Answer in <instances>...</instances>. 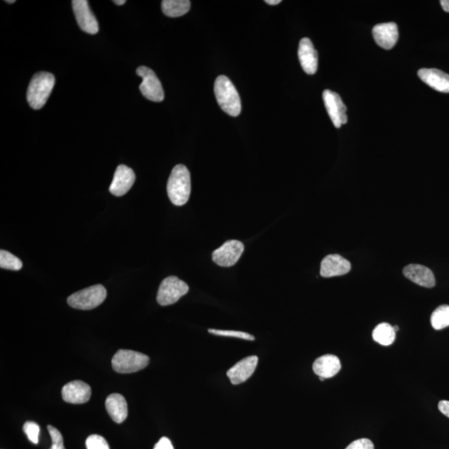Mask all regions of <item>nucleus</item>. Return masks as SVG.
Instances as JSON below:
<instances>
[{
  "label": "nucleus",
  "mask_w": 449,
  "mask_h": 449,
  "mask_svg": "<svg viewBox=\"0 0 449 449\" xmlns=\"http://www.w3.org/2000/svg\"><path fill=\"white\" fill-rule=\"evenodd\" d=\"M55 77L48 72H39L35 75L29 83L27 91V100L33 109L39 110L47 103L51 94Z\"/></svg>",
  "instance_id": "obj_2"
},
{
  "label": "nucleus",
  "mask_w": 449,
  "mask_h": 449,
  "mask_svg": "<svg viewBox=\"0 0 449 449\" xmlns=\"http://www.w3.org/2000/svg\"><path fill=\"white\" fill-rule=\"evenodd\" d=\"M393 327L395 332H397L399 330L398 326H393Z\"/></svg>",
  "instance_id": "obj_35"
},
{
  "label": "nucleus",
  "mask_w": 449,
  "mask_h": 449,
  "mask_svg": "<svg viewBox=\"0 0 449 449\" xmlns=\"http://www.w3.org/2000/svg\"><path fill=\"white\" fill-rule=\"evenodd\" d=\"M90 386L85 382L74 380L62 387V397L67 403L72 405H82L91 398Z\"/></svg>",
  "instance_id": "obj_12"
},
{
  "label": "nucleus",
  "mask_w": 449,
  "mask_h": 449,
  "mask_svg": "<svg viewBox=\"0 0 449 449\" xmlns=\"http://www.w3.org/2000/svg\"><path fill=\"white\" fill-rule=\"evenodd\" d=\"M106 410L111 419L116 423H122L128 414L126 399L120 394H112L106 399Z\"/></svg>",
  "instance_id": "obj_19"
},
{
  "label": "nucleus",
  "mask_w": 449,
  "mask_h": 449,
  "mask_svg": "<svg viewBox=\"0 0 449 449\" xmlns=\"http://www.w3.org/2000/svg\"><path fill=\"white\" fill-rule=\"evenodd\" d=\"M107 290L102 285H95L71 294L68 303L78 310H91L99 306L105 301Z\"/></svg>",
  "instance_id": "obj_5"
},
{
  "label": "nucleus",
  "mask_w": 449,
  "mask_h": 449,
  "mask_svg": "<svg viewBox=\"0 0 449 449\" xmlns=\"http://www.w3.org/2000/svg\"><path fill=\"white\" fill-rule=\"evenodd\" d=\"M86 447L87 449H110L106 439L98 434L90 435L87 439Z\"/></svg>",
  "instance_id": "obj_26"
},
{
  "label": "nucleus",
  "mask_w": 449,
  "mask_h": 449,
  "mask_svg": "<svg viewBox=\"0 0 449 449\" xmlns=\"http://www.w3.org/2000/svg\"><path fill=\"white\" fill-rule=\"evenodd\" d=\"M396 332L394 327L388 323H381L374 328L373 331V339L376 342L389 346L394 342Z\"/></svg>",
  "instance_id": "obj_22"
},
{
  "label": "nucleus",
  "mask_w": 449,
  "mask_h": 449,
  "mask_svg": "<svg viewBox=\"0 0 449 449\" xmlns=\"http://www.w3.org/2000/svg\"><path fill=\"white\" fill-rule=\"evenodd\" d=\"M345 449H374V445L371 440L360 439L353 441Z\"/></svg>",
  "instance_id": "obj_29"
},
{
  "label": "nucleus",
  "mask_w": 449,
  "mask_h": 449,
  "mask_svg": "<svg viewBox=\"0 0 449 449\" xmlns=\"http://www.w3.org/2000/svg\"><path fill=\"white\" fill-rule=\"evenodd\" d=\"M258 357L256 355L245 358L228 370L227 374L232 385L243 384L251 378L257 367Z\"/></svg>",
  "instance_id": "obj_13"
},
{
  "label": "nucleus",
  "mask_w": 449,
  "mask_h": 449,
  "mask_svg": "<svg viewBox=\"0 0 449 449\" xmlns=\"http://www.w3.org/2000/svg\"><path fill=\"white\" fill-rule=\"evenodd\" d=\"M341 369L340 360L338 357L333 355H326L319 357L314 362L313 370L319 378H330L336 376Z\"/></svg>",
  "instance_id": "obj_20"
},
{
  "label": "nucleus",
  "mask_w": 449,
  "mask_h": 449,
  "mask_svg": "<svg viewBox=\"0 0 449 449\" xmlns=\"http://www.w3.org/2000/svg\"><path fill=\"white\" fill-rule=\"evenodd\" d=\"M48 430L52 439V447L50 449H65L61 432L52 425H48Z\"/></svg>",
  "instance_id": "obj_28"
},
{
  "label": "nucleus",
  "mask_w": 449,
  "mask_h": 449,
  "mask_svg": "<svg viewBox=\"0 0 449 449\" xmlns=\"http://www.w3.org/2000/svg\"><path fill=\"white\" fill-rule=\"evenodd\" d=\"M6 2L8 3H15V0H12V1H8V0H6Z\"/></svg>",
  "instance_id": "obj_36"
},
{
  "label": "nucleus",
  "mask_w": 449,
  "mask_h": 449,
  "mask_svg": "<svg viewBox=\"0 0 449 449\" xmlns=\"http://www.w3.org/2000/svg\"><path fill=\"white\" fill-rule=\"evenodd\" d=\"M189 291L186 283L177 276H168L161 281L158 289L157 301L160 306H168L177 302Z\"/></svg>",
  "instance_id": "obj_6"
},
{
  "label": "nucleus",
  "mask_w": 449,
  "mask_h": 449,
  "mask_svg": "<svg viewBox=\"0 0 449 449\" xmlns=\"http://www.w3.org/2000/svg\"><path fill=\"white\" fill-rule=\"evenodd\" d=\"M418 75L427 85L441 93H449V75L436 69H421Z\"/></svg>",
  "instance_id": "obj_18"
},
{
  "label": "nucleus",
  "mask_w": 449,
  "mask_h": 449,
  "mask_svg": "<svg viewBox=\"0 0 449 449\" xmlns=\"http://www.w3.org/2000/svg\"><path fill=\"white\" fill-rule=\"evenodd\" d=\"M136 73L143 78L139 86L141 94L150 101L160 103L164 100V91L155 73L148 67L141 66Z\"/></svg>",
  "instance_id": "obj_7"
},
{
  "label": "nucleus",
  "mask_w": 449,
  "mask_h": 449,
  "mask_svg": "<svg viewBox=\"0 0 449 449\" xmlns=\"http://www.w3.org/2000/svg\"><path fill=\"white\" fill-rule=\"evenodd\" d=\"M23 430L30 442L39 443V426L35 422L28 421L24 424Z\"/></svg>",
  "instance_id": "obj_27"
},
{
  "label": "nucleus",
  "mask_w": 449,
  "mask_h": 449,
  "mask_svg": "<svg viewBox=\"0 0 449 449\" xmlns=\"http://www.w3.org/2000/svg\"><path fill=\"white\" fill-rule=\"evenodd\" d=\"M135 180L136 176L132 169L125 165H119L109 187L110 193L116 197H122L132 188Z\"/></svg>",
  "instance_id": "obj_11"
},
{
  "label": "nucleus",
  "mask_w": 449,
  "mask_h": 449,
  "mask_svg": "<svg viewBox=\"0 0 449 449\" xmlns=\"http://www.w3.org/2000/svg\"><path fill=\"white\" fill-rule=\"evenodd\" d=\"M244 244L240 240H231L212 253V260L222 267H230L236 264L244 252Z\"/></svg>",
  "instance_id": "obj_8"
},
{
  "label": "nucleus",
  "mask_w": 449,
  "mask_h": 449,
  "mask_svg": "<svg viewBox=\"0 0 449 449\" xmlns=\"http://www.w3.org/2000/svg\"><path fill=\"white\" fill-rule=\"evenodd\" d=\"M298 56L303 70L307 74H315L318 69V53L310 39L303 37L299 42Z\"/></svg>",
  "instance_id": "obj_16"
},
{
  "label": "nucleus",
  "mask_w": 449,
  "mask_h": 449,
  "mask_svg": "<svg viewBox=\"0 0 449 449\" xmlns=\"http://www.w3.org/2000/svg\"><path fill=\"white\" fill-rule=\"evenodd\" d=\"M208 332L210 334L219 335V336H226V337H233V338L241 339L244 340L254 341L255 340V337L251 334H248L247 332L243 331H222V330H214V328H210L208 330Z\"/></svg>",
  "instance_id": "obj_25"
},
{
  "label": "nucleus",
  "mask_w": 449,
  "mask_h": 449,
  "mask_svg": "<svg viewBox=\"0 0 449 449\" xmlns=\"http://www.w3.org/2000/svg\"><path fill=\"white\" fill-rule=\"evenodd\" d=\"M154 449H174L170 439L164 437L156 443Z\"/></svg>",
  "instance_id": "obj_30"
},
{
  "label": "nucleus",
  "mask_w": 449,
  "mask_h": 449,
  "mask_svg": "<svg viewBox=\"0 0 449 449\" xmlns=\"http://www.w3.org/2000/svg\"><path fill=\"white\" fill-rule=\"evenodd\" d=\"M23 262L10 252L0 251V267L2 269L19 270L22 268Z\"/></svg>",
  "instance_id": "obj_24"
},
{
  "label": "nucleus",
  "mask_w": 449,
  "mask_h": 449,
  "mask_svg": "<svg viewBox=\"0 0 449 449\" xmlns=\"http://www.w3.org/2000/svg\"><path fill=\"white\" fill-rule=\"evenodd\" d=\"M351 269V262L345 258L340 255H328L322 262L320 274L324 278L344 276Z\"/></svg>",
  "instance_id": "obj_15"
},
{
  "label": "nucleus",
  "mask_w": 449,
  "mask_h": 449,
  "mask_svg": "<svg viewBox=\"0 0 449 449\" xmlns=\"http://www.w3.org/2000/svg\"><path fill=\"white\" fill-rule=\"evenodd\" d=\"M439 410L445 416L449 418V401L442 400L439 403Z\"/></svg>",
  "instance_id": "obj_31"
},
{
  "label": "nucleus",
  "mask_w": 449,
  "mask_h": 449,
  "mask_svg": "<svg viewBox=\"0 0 449 449\" xmlns=\"http://www.w3.org/2000/svg\"><path fill=\"white\" fill-rule=\"evenodd\" d=\"M403 273L406 278L420 286L432 288L435 285L434 274L426 266L411 264L403 268Z\"/></svg>",
  "instance_id": "obj_17"
},
{
  "label": "nucleus",
  "mask_w": 449,
  "mask_h": 449,
  "mask_svg": "<svg viewBox=\"0 0 449 449\" xmlns=\"http://www.w3.org/2000/svg\"><path fill=\"white\" fill-rule=\"evenodd\" d=\"M323 99L328 114L335 127L340 128L343 124L347 123V108L340 96L327 89L324 91Z\"/></svg>",
  "instance_id": "obj_9"
},
{
  "label": "nucleus",
  "mask_w": 449,
  "mask_h": 449,
  "mask_svg": "<svg viewBox=\"0 0 449 449\" xmlns=\"http://www.w3.org/2000/svg\"><path fill=\"white\" fill-rule=\"evenodd\" d=\"M168 194L174 205L183 206L188 202L191 195V175L184 165L175 166L168 182Z\"/></svg>",
  "instance_id": "obj_1"
},
{
  "label": "nucleus",
  "mask_w": 449,
  "mask_h": 449,
  "mask_svg": "<svg viewBox=\"0 0 449 449\" xmlns=\"http://www.w3.org/2000/svg\"><path fill=\"white\" fill-rule=\"evenodd\" d=\"M441 6H442L445 12H449V0H441Z\"/></svg>",
  "instance_id": "obj_32"
},
{
  "label": "nucleus",
  "mask_w": 449,
  "mask_h": 449,
  "mask_svg": "<svg viewBox=\"0 0 449 449\" xmlns=\"http://www.w3.org/2000/svg\"><path fill=\"white\" fill-rule=\"evenodd\" d=\"M214 91L220 108L231 116H239L241 102L238 91L230 79L220 75L215 79Z\"/></svg>",
  "instance_id": "obj_3"
},
{
  "label": "nucleus",
  "mask_w": 449,
  "mask_h": 449,
  "mask_svg": "<svg viewBox=\"0 0 449 449\" xmlns=\"http://www.w3.org/2000/svg\"><path fill=\"white\" fill-rule=\"evenodd\" d=\"M431 324L436 331L443 330L449 326V306H440L432 312Z\"/></svg>",
  "instance_id": "obj_23"
},
{
  "label": "nucleus",
  "mask_w": 449,
  "mask_h": 449,
  "mask_svg": "<svg viewBox=\"0 0 449 449\" xmlns=\"http://www.w3.org/2000/svg\"><path fill=\"white\" fill-rule=\"evenodd\" d=\"M72 6L75 18L82 30L89 35L98 33V23L90 10L89 2L87 0H73Z\"/></svg>",
  "instance_id": "obj_10"
},
{
  "label": "nucleus",
  "mask_w": 449,
  "mask_h": 449,
  "mask_svg": "<svg viewBox=\"0 0 449 449\" xmlns=\"http://www.w3.org/2000/svg\"><path fill=\"white\" fill-rule=\"evenodd\" d=\"M150 358L140 352L120 349L112 359L114 371L119 373L139 372L147 367Z\"/></svg>",
  "instance_id": "obj_4"
},
{
  "label": "nucleus",
  "mask_w": 449,
  "mask_h": 449,
  "mask_svg": "<svg viewBox=\"0 0 449 449\" xmlns=\"http://www.w3.org/2000/svg\"><path fill=\"white\" fill-rule=\"evenodd\" d=\"M265 2L270 4V6H277V4L281 3V0H265Z\"/></svg>",
  "instance_id": "obj_33"
},
{
  "label": "nucleus",
  "mask_w": 449,
  "mask_h": 449,
  "mask_svg": "<svg viewBox=\"0 0 449 449\" xmlns=\"http://www.w3.org/2000/svg\"><path fill=\"white\" fill-rule=\"evenodd\" d=\"M114 3H116V6H123V4L126 3V1H125V0H115Z\"/></svg>",
  "instance_id": "obj_34"
},
{
  "label": "nucleus",
  "mask_w": 449,
  "mask_h": 449,
  "mask_svg": "<svg viewBox=\"0 0 449 449\" xmlns=\"http://www.w3.org/2000/svg\"><path fill=\"white\" fill-rule=\"evenodd\" d=\"M372 33L376 44L386 50L393 49L398 39V26L393 22L377 24Z\"/></svg>",
  "instance_id": "obj_14"
},
{
  "label": "nucleus",
  "mask_w": 449,
  "mask_h": 449,
  "mask_svg": "<svg viewBox=\"0 0 449 449\" xmlns=\"http://www.w3.org/2000/svg\"><path fill=\"white\" fill-rule=\"evenodd\" d=\"M191 2L188 0H164L161 2L162 12L170 18H177L188 12Z\"/></svg>",
  "instance_id": "obj_21"
}]
</instances>
